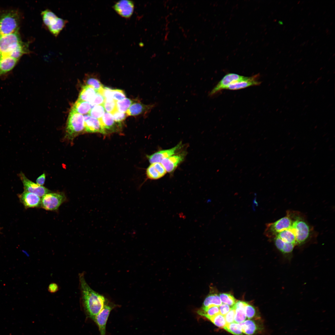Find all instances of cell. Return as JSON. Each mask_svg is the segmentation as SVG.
<instances>
[{"label":"cell","mask_w":335,"mask_h":335,"mask_svg":"<svg viewBox=\"0 0 335 335\" xmlns=\"http://www.w3.org/2000/svg\"><path fill=\"white\" fill-rule=\"evenodd\" d=\"M79 280L82 303L86 312L93 319L103 309L107 299L89 286L84 272L79 274Z\"/></svg>","instance_id":"cell-1"},{"label":"cell","mask_w":335,"mask_h":335,"mask_svg":"<svg viewBox=\"0 0 335 335\" xmlns=\"http://www.w3.org/2000/svg\"><path fill=\"white\" fill-rule=\"evenodd\" d=\"M20 13L15 9L0 10V36L18 31L21 18Z\"/></svg>","instance_id":"cell-2"},{"label":"cell","mask_w":335,"mask_h":335,"mask_svg":"<svg viewBox=\"0 0 335 335\" xmlns=\"http://www.w3.org/2000/svg\"><path fill=\"white\" fill-rule=\"evenodd\" d=\"M65 130L66 136L69 139H72L85 132L84 116L71 110Z\"/></svg>","instance_id":"cell-3"},{"label":"cell","mask_w":335,"mask_h":335,"mask_svg":"<svg viewBox=\"0 0 335 335\" xmlns=\"http://www.w3.org/2000/svg\"><path fill=\"white\" fill-rule=\"evenodd\" d=\"M293 221V212L288 211L286 216L274 222L266 224L264 234L269 238H274L280 232L291 227Z\"/></svg>","instance_id":"cell-4"},{"label":"cell","mask_w":335,"mask_h":335,"mask_svg":"<svg viewBox=\"0 0 335 335\" xmlns=\"http://www.w3.org/2000/svg\"><path fill=\"white\" fill-rule=\"evenodd\" d=\"M23 42L18 31L0 36V57L9 56Z\"/></svg>","instance_id":"cell-5"},{"label":"cell","mask_w":335,"mask_h":335,"mask_svg":"<svg viewBox=\"0 0 335 335\" xmlns=\"http://www.w3.org/2000/svg\"><path fill=\"white\" fill-rule=\"evenodd\" d=\"M293 221L291 227L296 237L297 245L304 243L310 233V229L307 222L298 214L293 212Z\"/></svg>","instance_id":"cell-6"},{"label":"cell","mask_w":335,"mask_h":335,"mask_svg":"<svg viewBox=\"0 0 335 335\" xmlns=\"http://www.w3.org/2000/svg\"><path fill=\"white\" fill-rule=\"evenodd\" d=\"M66 199V196L63 193L50 192L42 197L41 206L47 210H56Z\"/></svg>","instance_id":"cell-7"},{"label":"cell","mask_w":335,"mask_h":335,"mask_svg":"<svg viewBox=\"0 0 335 335\" xmlns=\"http://www.w3.org/2000/svg\"><path fill=\"white\" fill-rule=\"evenodd\" d=\"M245 77L234 73H229L225 75L209 92V96H212L224 89H226L231 83L244 79Z\"/></svg>","instance_id":"cell-8"},{"label":"cell","mask_w":335,"mask_h":335,"mask_svg":"<svg viewBox=\"0 0 335 335\" xmlns=\"http://www.w3.org/2000/svg\"><path fill=\"white\" fill-rule=\"evenodd\" d=\"M23 185L25 190L42 197L45 194L51 192L48 189L43 186H40L28 179L22 172L19 174Z\"/></svg>","instance_id":"cell-9"},{"label":"cell","mask_w":335,"mask_h":335,"mask_svg":"<svg viewBox=\"0 0 335 335\" xmlns=\"http://www.w3.org/2000/svg\"><path fill=\"white\" fill-rule=\"evenodd\" d=\"M260 75L258 74L251 77H245L243 79L236 81L229 85L226 89L238 90L252 86L260 85L261 82L259 80Z\"/></svg>","instance_id":"cell-10"},{"label":"cell","mask_w":335,"mask_h":335,"mask_svg":"<svg viewBox=\"0 0 335 335\" xmlns=\"http://www.w3.org/2000/svg\"><path fill=\"white\" fill-rule=\"evenodd\" d=\"M113 7L116 12L121 16L129 18L131 16L133 12L134 3L131 0H120L116 2Z\"/></svg>","instance_id":"cell-11"},{"label":"cell","mask_w":335,"mask_h":335,"mask_svg":"<svg viewBox=\"0 0 335 335\" xmlns=\"http://www.w3.org/2000/svg\"><path fill=\"white\" fill-rule=\"evenodd\" d=\"M112 306L109 305L106 300L104 306L101 311L93 319L98 325L101 335H105L106 322Z\"/></svg>","instance_id":"cell-12"},{"label":"cell","mask_w":335,"mask_h":335,"mask_svg":"<svg viewBox=\"0 0 335 335\" xmlns=\"http://www.w3.org/2000/svg\"><path fill=\"white\" fill-rule=\"evenodd\" d=\"M181 145L180 142L171 149L158 151L151 155H147V157L151 164L160 163L163 159L175 154L177 151L181 149Z\"/></svg>","instance_id":"cell-13"},{"label":"cell","mask_w":335,"mask_h":335,"mask_svg":"<svg viewBox=\"0 0 335 335\" xmlns=\"http://www.w3.org/2000/svg\"><path fill=\"white\" fill-rule=\"evenodd\" d=\"M19 197L26 208L41 206V199L39 196L35 194L25 190L19 195Z\"/></svg>","instance_id":"cell-14"},{"label":"cell","mask_w":335,"mask_h":335,"mask_svg":"<svg viewBox=\"0 0 335 335\" xmlns=\"http://www.w3.org/2000/svg\"><path fill=\"white\" fill-rule=\"evenodd\" d=\"M84 118L85 132L90 133L99 132L103 134H106L98 119L94 118L88 114L85 115Z\"/></svg>","instance_id":"cell-15"},{"label":"cell","mask_w":335,"mask_h":335,"mask_svg":"<svg viewBox=\"0 0 335 335\" xmlns=\"http://www.w3.org/2000/svg\"><path fill=\"white\" fill-rule=\"evenodd\" d=\"M156 103L145 105L140 102L133 103L126 112L128 116H135L140 114H147L157 105Z\"/></svg>","instance_id":"cell-16"},{"label":"cell","mask_w":335,"mask_h":335,"mask_svg":"<svg viewBox=\"0 0 335 335\" xmlns=\"http://www.w3.org/2000/svg\"><path fill=\"white\" fill-rule=\"evenodd\" d=\"M98 119L106 133V131H117L120 126L121 123L116 122L112 114L107 112H105L102 117Z\"/></svg>","instance_id":"cell-17"},{"label":"cell","mask_w":335,"mask_h":335,"mask_svg":"<svg viewBox=\"0 0 335 335\" xmlns=\"http://www.w3.org/2000/svg\"><path fill=\"white\" fill-rule=\"evenodd\" d=\"M184 157V154L173 155L163 159L161 162L167 172H172L183 161Z\"/></svg>","instance_id":"cell-18"},{"label":"cell","mask_w":335,"mask_h":335,"mask_svg":"<svg viewBox=\"0 0 335 335\" xmlns=\"http://www.w3.org/2000/svg\"><path fill=\"white\" fill-rule=\"evenodd\" d=\"M167 172L160 163L151 164L147 168L146 173L150 179L157 180L163 176Z\"/></svg>","instance_id":"cell-19"},{"label":"cell","mask_w":335,"mask_h":335,"mask_svg":"<svg viewBox=\"0 0 335 335\" xmlns=\"http://www.w3.org/2000/svg\"><path fill=\"white\" fill-rule=\"evenodd\" d=\"M18 60L9 56L0 57V77L11 71L15 67Z\"/></svg>","instance_id":"cell-20"},{"label":"cell","mask_w":335,"mask_h":335,"mask_svg":"<svg viewBox=\"0 0 335 335\" xmlns=\"http://www.w3.org/2000/svg\"><path fill=\"white\" fill-rule=\"evenodd\" d=\"M92 107L89 102L78 99L73 105L71 110L83 115L88 113Z\"/></svg>","instance_id":"cell-21"},{"label":"cell","mask_w":335,"mask_h":335,"mask_svg":"<svg viewBox=\"0 0 335 335\" xmlns=\"http://www.w3.org/2000/svg\"><path fill=\"white\" fill-rule=\"evenodd\" d=\"M243 333L247 335L255 334L259 329L255 322L251 320H247L240 324Z\"/></svg>","instance_id":"cell-22"},{"label":"cell","mask_w":335,"mask_h":335,"mask_svg":"<svg viewBox=\"0 0 335 335\" xmlns=\"http://www.w3.org/2000/svg\"><path fill=\"white\" fill-rule=\"evenodd\" d=\"M97 92L92 86H83L80 92L78 99L89 102L95 96Z\"/></svg>","instance_id":"cell-23"},{"label":"cell","mask_w":335,"mask_h":335,"mask_svg":"<svg viewBox=\"0 0 335 335\" xmlns=\"http://www.w3.org/2000/svg\"><path fill=\"white\" fill-rule=\"evenodd\" d=\"M41 15L43 22L47 28L54 24L59 17L54 12L48 9L42 11Z\"/></svg>","instance_id":"cell-24"},{"label":"cell","mask_w":335,"mask_h":335,"mask_svg":"<svg viewBox=\"0 0 335 335\" xmlns=\"http://www.w3.org/2000/svg\"><path fill=\"white\" fill-rule=\"evenodd\" d=\"M222 303L219 295L216 293L211 292L205 299L202 307L208 308L214 306H219Z\"/></svg>","instance_id":"cell-25"},{"label":"cell","mask_w":335,"mask_h":335,"mask_svg":"<svg viewBox=\"0 0 335 335\" xmlns=\"http://www.w3.org/2000/svg\"><path fill=\"white\" fill-rule=\"evenodd\" d=\"M274 239L276 247L284 254L291 253L296 246L293 243L284 242L277 237Z\"/></svg>","instance_id":"cell-26"},{"label":"cell","mask_w":335,"mask_h":335,"mask_svg":"<svg viewBox=\"0 0 335 335\" xmlns=\"http://www.w3.org/2000/svg\"><path fill=\"white\" fill-rule=\"evenodd\" d=\"M276 237L284 242L293 243L297 245L296 237L291 227L280 232Z\"/></svg>","instance_id":"cell-27"},{"label":"cell","mask_w":335,"mask_h":335,"mask_svg":"<svg viewBox=\"0 0 335 335\" xmlns=\"http://www.w3.org/2000/svg\"><path fill=\"white\" fill-rule=\"evenodd\" d=\"M67 22V20L58 17L55 23L47 29L52 35L56 37L65 27Z\"/></svg>","instance_id":"cell-28"},{"label":"cell","mask_w":335,"mask_h":335,"mask_svg":"<svg viewBox=\"0 0 335 335\" xmlns=\"http://www.w3.org/2000/svg\"><path fill=\"white\" fill-rule=\"evenodd\" d=\"M197 313L208 319L219 314L220 311L219 306H214L208 308L202 307L198 311Z\"/></svg>","instance_id":"cell-29"},{"label":"cell","mask_w":335,"mask_h":335,"mask_svg":"<svg viewBox=\"0 0 335 335\" xmlns=\"http://www.w3.org/2000/svg\"><path fill=\"white\" fill-rule=\"evenodd\" d=\"M224 329L234 335H243L242 328L240 324L233 322L227 324Z\"/></svg>","instance_id":"cell-30"},{"label":"cell","mask_w":335,"mask_h":335,"mask_svg":"<svg viewBox=\"0 0 335 335\" xmlns=\"http://www.w3.org/2000/svg\"><path fill=\"white\" fill-rule=\"evenodd\" d=\"M133 102L132 100L126 98L122 100L116 101L117 109L120 112L125 113Z\"/></svg>","instance_id":"cell-31"},{"label":"cell","mask_w":335,"mask_h":335,"mask_svg":"<svg viewBox=\"0 0 335 335\" xmlns=\"http://www.w3.org/2000/svg\"><path fill=\"white\" fill-rule=\"evenodd\" d=\"M105 109L103 104L95 106L91 109L88 114L91 116L99 119L104 115Z\"/></svg>","instance_id":"cell-32"},{"label":"cell","mask_w":335,"mask_h":335,"mask_svg":"<svg viewBox=\"0 0 335 335\" xmlns=\"http://www.w3.org/2000/svg\"><path fill=\"white\" fill-rule=\"evenodd\" d=\"M219 296L222 302L229 306H233L237 301L234 296L230 293H221Z\"/></svg>","instance_id":"cell-33"},{"label":"cell","mask_w":335,"mask_h":335,"mask_svg":"<svg viewBox=\"0 0 335 335\" xmlns=\"http://www.w3.org/2000/svg\"><path fill=\"white\" fill-rule=\"evenodd\" d=\"M208 319L214 325L220 328H224L227 324L225 316L220 313Z\"/></svg>","instance_id":"cell-34"},{"label":"cell","mask_w":335,"mask_h":335,"mask_svg":"<svg viewBox=\"0 0 335 335\" xmlns=\"http://www.w3.org/2000/svg\"><path fill=\"white\" fill-rule=\"evenodd\" d=\"M234 309L235 310V313L234 317V322L240 324L244 322L247 318L245 312V308H236Z\"/></svg>","instance_id":"cell-35"},{"label":"cell","mask_w":335,"mask_h":335,"mask_svg":"<svg viewBox=\"0 0 335 335\" xmlns=\"http://www.w3.org/2000/svg\"><path fill=\"white\" fill-rule=\"evenodd\" d=\"M105 110L107 112L112 114L117 110L116 108V101L113 99H105L103 104Z\"/></svg>","instance_id":"cell-36"},{"label":"cell","mask_w":335,"mask_h":335,"mask_svg":"<svg viewBox=\"0 0 335 335\" xmlns=\"http://www.w3.org/2000/svg\"><path fill=\"white\" fill-rule=\"evenodd\" d=\"M86 85L92 87L97 92L104 86L98 79L95 78H88L86 81Z\"/></svg>","instance_id":"cell-37"},{"label":"cell","mask_w":335,"mask_h":335,"mask_svg":"<svg viewBox=\"0 0 335 335\" xmlns=\"http://www.w3.org/2000/svg\"><path fill=\"white\" fill-rule=\"evenodd\" d=\"M105 99L102 94L97 92L94 97L89 102L93 107L96 105L103 104Z\"/></svg>","instance_id":"cell-38"},{"label":"cell","mask_w":335,"mask_h":335,"mask_svg":"<svg viewBox=\"0 0 335 335\" xmlns=\"http://www.w3.org/2000/svg\"><path fill=\"white\" fill-rule=\"evenodd\" d=\"M112 99L116 101L122 100L126 96L124 92L120 89H112Z\"/></svg>","instance_id":"cell-39"},{"label":"cell","mask_w":335,"mask_h":335,"mask_svg":"<svg viewBox=\"0 0 335 335\" xmlns=\"http://www.w3.org/2000/svg\"><path fill=\"white\" fill-rule=\"evenodd\" d=\"M112 114L114 120L119 123H121L128 116L126 113L121 112L118 110L115 111Z\"/></svg>","instance_id":"cell-40"},{"label":"cell","mask_w":335,"mask_h":335,"mask_svg":"<svg viewBox=\"0 0 335 335\" xmlns=\"http://www.w3.org/2000/svg\"><path fill=\"white\" fill-rule=\"evenodd\" d=\"M245 310L246 317L248 319H253L256 316V310L252 306L248 304L246 306Z\"/></svg>","instance_id":"cell-41"},{"label":"cell","mask_w":335,"mask_h":335,"mask_svg":"<svg viewBox=\"0 0 335 335\" xmlns=\"http://www.w3.org/2000/svg\"><path fill=\"white\" fill-rule=\"evenodd\" d=\"M235 313V309L232 307L229 311L225 316L226 324H230L234 322Z\"/></svg>","instance_id":"cell-42"},{"label":"cell","mask_w":335,"mask_h":335,"mask_svg":"<svg viewBox=\"0 0 335 335\" xmlns=\"http://www.w3.org/2000/svg\"><path fill=\"white\" fill-rule=\"evenodd\" d=\"M219 307L220 313L224 316H225L229 311L231 308L227 304L223 303H222Z\"/></svg>","instance_id":"cell-43"},{"label":"cell","mask_w":335,"mask_h":335,"mask_svg":"<svg viewBox=\"0 0 335 335\" xmlns=\"http://www.w3.org/2000/svg\"><path fill=\"white\" fill-rule=\"evenodd\" d=\"M59 290V286L55 283H51L48 286V290L51 293H55L57 292Z\"/></svg>","instance_id":"cell-44"},{"label":"cell","mask_w":335,"mask_h":335,"mask_svg":"<svg viewBox=\"0 0 335 335\" xmlns=\"http://www.w3.org/2000/svg\"><path fill=\"white\" fill-rule=\"evenodd\" d=\"M46 175L45 173H43L39 176L36 179V184L40 186H42L45 182Z\"/></svg>","instance_id":"cell-45"}]
</instances>
